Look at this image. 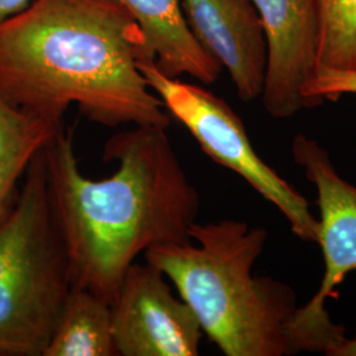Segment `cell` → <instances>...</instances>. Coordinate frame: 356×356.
Instances as JSON below:
<instances>
[{"label": "cell", "mask_w": 356, "mask_h": 356, "mask_svg": "<svg viewBox=\"0 0 356 356\" xmlns=\"http://www.w3.org/2000/svg\"><path fill=\"white\" fill-rule=\"evenodd\" d=\"M42 153L51 211L76 286L111 304L138 256L191 242L201 198L166 127L134 126L113 135L102 159L116 170L103 179L82 173L73 127L60 128Z\"/></svg>", "instance_id": "1"}, {"label": "cell", "mask_w": 356, "mask_h": 356, "mask_svg": "<svg viewBox=\"0 0 356 356\" xmlns=\"http://www.w3.org/2000/svg\"><path fill=\"white\" fill-rule=\"evenodd\" d=\"M144 60L140 28L108 0H32L0 22V97L56 122L74 104L104 127L168 128Z\"/></svg>", "instance_id": "2"}, {"label": "cell", "mask_w": 356, "mask_h": 356, "mask_svg": "<svg viewBox=\"0 0 356 356\" xmlns=\"http://www.w3.org/2000/svg\"><path fill=\"white\" fill-rule=\"evenodd\" d=\"M191 238L189 243L151 248L144 257L173 284L209 339L226 356L297 354L294 289L252 273L267 231L244 220L223 219L195 222Z\"/></svg>", "instance_id": "3"}, {"label": "cell", "mask_w": 356, "mask_h": 356, "mask_svg": "<svg viewBox=\"0 0 356 356\" xmlns=\"http://www.w3.org/2000/svg\"><path fill=\"white\" fill-rule=\"evenodd\" d=\"M42 149L0 225V356H44L76 286L51 211Z\"/></svg>", "instance_id": "4"}, {"label": "cell", "mask_w": 356, "mask_h": 356, "mask_svg": "<svg viewBox=\"0 0 356 356\" xmlns=\"http://www.w3.org/2000/svg\"><path fill=\"white\" fill-rule=\"evenodd\" d=\"M141 74L166 111L186 128L214 163L225 166L275 204L304 242L317 243L319 222L309 202L256 153L242 119L204 86L164 74L153 61H139Z\"/></svg>", "instance_id": "5"}, {"label": "cell", "mask_w": 356, "mask_h": 356, "mask_svg": "<svg viewBox=\"0 0 356 356\" xmlns=\"http://www.w3.org/2000/svg\"><path fill=\"white\" fill-rule=\"evenodd\" d=\"M294 163L317 189L319 234L325 270L318 291L297 309L293 319V342L298 353L327 355L346 337V327L334 323L326 309L329 297L346 276L356 270V185L346 181L318 141L297 135L292 143Z\"/></svg>", "instance_id": "6"}, {"label": "cell", "mask_w": 356, "mask_h": 356, "mask_svg": "<svg viewBox=\"0 0 356 356\" xmlns=\"http://www.w3.org/2000/svg\"><path fill=\"white\" fill-rule=\"evenodd\" d=\"M152 264L128 268L111 302L115 348L122 356H197L204 335L191 306Z\"/></svg>", "instance_id": "7"}, {"label": "cell", "mask_w": 356, "mask_h": 356, "mask_svg": "<svg viewBox=\"0 0 356 356\" xmlns=\"http://www.w3.org/2000/svg\"><path fill=\"white\" fill-rule=\"evenodd\" d=\"M267 38L261 101L268 114L288 119L306 108L302 90L317 73L316 0H254Z\"/></svg>", "instance_id": "8"}, {"label": "cell", "mask_w": 356, "mask_h": 356, "mask_svg": "<svg viewBox=\"0 0 356 356\" xmlns=\"http://www.w3.org/2000/svg\"><path fill=\"white\" fill-rule=\"evenodd\" d=\"M193 36L229 72L238 97L261 95L267 72L264 26L254 0H181Z\"/></svg>", "instance_id": "9"}, {"label": "cell", "mask_w": 356, "mask_h": 356, "mask_svg": "<svg viewBox=\"0 0 356 356\" xmlns=\"http://www.w3.org/2000/svg\"><path fill=\"white\" fill-rule=\"evenodd\" d=\"M139 26L148 56L169 76H189L211 85L222 66L193 36L181 0H108Z\"/></svg>", "instance_id": "10"}, {"label": "cell", "mask_w": 356, "mask_h": 356, "mask_svg": "<svg viewBox=\"0 0 356 356\" xmlns=\"http://www.w3.org/2000/svg\"><path fill=\"white\" fill-rule=\"evenodd\" d=\"M63 126L0 97V225L15 206L31 161Z\"/></svg>", "instance_id": "11"}, {"label": "cell", "mask_w": 356, "mask_h": 356, "mask_svg": "<svg viewBox=\"0 0 356 356\" xmlns=\"http://www.w3.org/2000/svg\"><path fill=\"white\" fill-rule=\"evenodd\" d=\"M111 304L82 286L65 301L44 356H116Z\"/></svg>", "instance_id": "12"}, {"label": "cell", "mask_w": 356, "mask_h": 356, "mask_svg": "<svg viewBox=\"0 0 356 356\" xmlns=\"http://www.w3.org/2000/svg\"><path fill=\"white\" fill-rule=\"evenodd\" d=\"M317 72L356 70V0H316Z\"/></svg>", "instance_id": "13"}, {"label": "cell", "mask_w": 356, "mask_h": 356, "mask_svg": "<svg viewBox=\"0 0 356 356\" xmlns=\"http://www.w3.org/2000/svg\"><path fill=\"white\" fill-rule=\"evenodd\" d=\"M306 108L325 101H337L342 95H356V70H318L302 90Z\"/></svg>", "instance_id": "14"}, {"label": "cell", "mask_w": 356, "mask_h": 356, "mask_svg": "<svg viewBox=\"0 0 356 356\" xmlns=\"http://www.w3.org/2000/svg\"><path fill=\"white\" fill-rule=\"evenodd\" d=\"M32 0H0V22L20 13Z\"/></svg>", "instance_id": "15"}, {"label": "cell", "mask_w": 356, "mask_h": 356, "mask_svg": "<svg viewBox=\"0 0 356 356\" xmlns=\"http://www.w3.org/2000/svg\"><path fill=\"white\" fill-rule=\"evenodd\" d=\"M327 356H356V338H346L342 343L331 350Z\"/></svg>", "instance_id": "16"}]
</instances>
